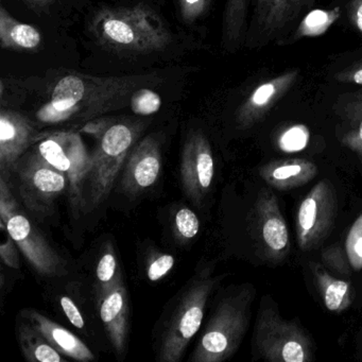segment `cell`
<instances>
[{
  "label": "cell",
  "mask_w": 362,
  "mask_h": 362,
  "mask_svg": "<svg viewBox=\"0 0 362 362\" xmlns=\"http://www.w3.org/2000/svg\"><path fill=\"white\" fill-rule=\"evenodd\" d=\"M253 285H243L224 296L197 343L190 362H223L235 355L249 327Z\"/></svg>",
  "instance_id": "obj_5"
},
{
  "label": "cell",
  "mask_w": 362,
  "mask_h": 362,
  "mask_svg": "<svg viewBox=\"0 0 362 362\" xmlns=\"http://www.w3.org/2000/svg\"><path fill=\"white\" fill-rule=\"evenodd\" d=\"M144 128L143 122L132 119L95 122L84 128L98 139L92 156L84 211H93L105 202Z\"/></svg>",
  "instance_id": "obj_3"
},
{
  "label": "cell",
  "mask_w": 362,
  "mask_h": 362,
  "mask_svg": "<svg viewBox=\"0 0 362 362\" xmlns=\"http://www.w3.org/2000/svg\"><path fill=\"white\" fill-rule=\"evenodd\" d=\"M35 150L69 181V198L71 213L78 218L84 211L86 190L92 164L79 133L61 131L37 137Z\"/></svg>",
  "instance_id": "obj_7"
},
{
  "label": "cell",
  "mask_w": 362,
  "mask_h": 362,
  "mask_svg": "<svg viewBox=\"0 0 362 362\" xmlns=\"http://www.w3.org/2000/svg\"><path fill=\"white\" fill-rule=\"evenodd\" d=\"M92 29L105 47L120 52H160L173 42L162 18L147 6L101 10L93 20Z\"/></svg>",
  "instance_id": "obj_4"
},
{
  "label": "cell",
  "mask_w": 362,
  "mask_h": 362,
  "mask_svg": "<svg viewBox=\"0 0 362 362\" xmlns=\"http://www.w3.org/2000/svg\"><path fill=\"white\" fill-rule=\"evenodd\" d=\"M160 143L153 135L134 146L127 158L122 177V188L128 196L136 197L156 185L162 171Z\"/></svg>",
  "instance_id": "obj_13"
},
{
  "label": "cell",
  "mask_w": 362,
  "mask_h": 362,
  "mask_svg": "<svg viewBox=\"0 0 362 362\" xmlns=\"http://www.w3.org/2000/svg\"><path fill=\"white\" fill-rule=\"evenodd\" d=\"M309 266L325 308L336 313L346 310L354 302V289L351 283L332 276L317 262H311Z\"/></svg>",
  "instance_id": "obj_19"
},
{
  "label": "cell",
  "mask_w": 362,
  "mask_h": 362,
  "mask_svg": "<svg viewBox=\"0 0 362 362\" xmlns=\"http://www.w3.org/2000/svg\"><path fill=\"white\" fill-rule=\"evenodd\" d=\"M298 77V69H292L257 86L237 111L239 128L249 129L262 122L271 109L285 96Z\"/></svg>",
  "instance_id": "obj_15"
},
{
  "label": "cell",
  "mask_w": 362,
  "mask_h": 362,
  "mask_svg": "<svg viewBox=\"0 0 362 362\" xmlns=\"http://www.w3.org/2000/svg\"><path fill=\"white\" fill-rule=\"evenodd\" d=\"M275 0H256L255 14H254V21H255L256 27L260 31L264 28L273 7H274Z\"/></svg>",
  "instance_id": "obj_37"
},
{
  "label": "cell",
  "mask_w": 362,
  "mask_h": 362,
  "mask_svg": "<svg viewBox=\"0 0 362 362\" xmlns=\"http://www.w3.org/2000/svg\"><path fill=\"white\" fill-rule=\"evenodd\" d=\"M309 141V131L304 126H294L287 129L279 139V147L281 151L298 152L306 147Z\"/></svg>",
  "instance_id": "obj_30"
},
{
  "label": "cell",
  "mask_w": 362,
  "mask_h": 362,
  "mask_svg": "<svg viewBox=\"0 0 362 362\" xmlns=\"http://www.w3.org/2000/svg\"><path fill=\"white\" fill-rule=\"evenodd\" d=\"M252 4H256V0H226L222 22V44L228 52H237L245 44L247 11Z\"/></svg>",
  "instance_id": "obj_21"
},
{
  "label": "cell",
  "mask_w": 362,
  "mask_h": 362,
  "mask_svg": "<svg viewBox=\"0 0 362 362\" xmlns=\"http://www.w3.org/2000/svg\"><path fill=\"white\" fill-rule=\"evenodd\" d=\"M254 345L259 357L270 362H310L315 344L296 320L281 317L277 305L264 296L254 326Z\"/></svg>",
  "instance_id": "obj_6"
},
{
  "label": "cell",
  "mask_w": 362,
  "mask_h": 362,
  "mask_svg": "<svg viewBox=\"0 0 362 362\" xmlns=\"http://www.w3.org/2000/svg\"><path fill=\"white\" fill-rule=\"evenodd\" d=\"M345 256L351 270H362V214L355 220L347 233Z\"/></svg>",
  "instance_id": "obj_27"
},
{
  "label": "cell",
  "mask_w": 362,
  "mask_h": 362,
  "mask_svg": "<svg viewBox=\"0 0 362 362\" xmlns=\"http://www.w3.org/2000/svg\"><path fill=\"white\" fill-rule=\"evenodd\" d=\"M9 180L0 177V230H7V223L14 213L18 211V204L10 189Z\"/></svg>",
  "instance_id": "obj_31"
},
{
  "label": "cell",
  "mask_w": 362,
  "mask_h": 362,
  "mask_svg": "<svg viewBox=\"0 0 362 362\" xmlns=\"http://www.w3.org/2000/svg\"><path fill=\"white\" fill-rule=\"evenodd\" d=\"M260 177L274 189H294L315 179L317 167L306 158H285L262 165L258 170Z\"/></svg>",
  "instance_id": "obj_18"
},
{
  "label": "cell",
  "mask_w": 362,
  "mask_h": 362,
  "mask_svg": "<svg viewBox=\"0 0 362 362\" xmlns=\"http://www.w3.org/2000/svg\"><path fill=\"white\" fill-rule=\"evenodd\" d=\"M18 194L25 206L40 217L49 216L54 203L69 192V181L35 150L25 154L14 168ZM12 173V175H13Z\"/></svg>",
  "instance_id": "obj_8"
},
{
  "label": "cell",
  "mask_w": 362,
  "mask_h": 362,
  "mask_svg": "<svg viewBox=\"0 0 362 362\" xmlns=\"http://www.w3.org/2000/svg\"><path fill=\"white\" fill-rule=\"evenodd\" d=\"M131 110L139 116L153 115L160 111L162 99L158 93L149 88H141L133 93L130 99Z\"/></svg>",
  "instance_id": "obj_28"
},
{
  "label": "cell",
  "mask_w": 362,
  "mask_h": 362,
  "mask_svg": "<svg viewBox=\"0 0 362 362\" xmlns=\"http://www.w3.org/2000/svg\"><path fill=\"white\" fill-rule=\"evenodd\" d=\"M213 267L199 271L180 292L164 317L156 340L160 362H179L202 325L209 296L222 279L214 276Z\"/></svg>",
  "instance_id": "obj_2"
},
{
  "label": "cell",
  "mask_w": 362,
  "mask_h": 362,
  "mask_svg": "<svg viewBox=\"0 0 362 362\" xmlns=\"http://www.w3.org/2000/svg\"><path fill=\"white\" fill-rule=\"evenodd\" d=\"M180 175L184 194L199 206L209 194L215 175L213 150L202 133H192L186 139L182 150Z\"/></svg>",
  "instance_id": "obj_12"
},
{
  "label": "cell",
  "mask_w": 362,
  "mask_h": 362,
  "mask_svg": "<svg viewBox=\"0 0 362 362\" xmlns=\"http://www.w3.org/2000/svg\"><path fill=\"white\" fill-rule=\"evenodd\" d=\"M37 131L28 118L11 110L0 112V171L9 180L18 160L37 143Z\"/></svg>",
  "instance_id": "obj_14"
},
{
  "label": "cell",
  "mask_w": 362,
  "mask_h": 362,
  "mask_svg": "<svg viewBox=\"0 0 362 362\" xmlns=\"http://www.w3.org/2000/svg\"><path fill=\"white\" fill-rule=\"evenodd\" d=\"M4 235V240L1 245H0V259L6 266L10 268L20 269L21 262L20 255H18V245L10 236L9 232L7 230H1Z\"/></svg>",
  "instance_id": "obj_34"
},
{
  "label": "cell",
  "mask_w": 362,
  "mask_h": 362,
  "mask_svg": "<svg viewBox=\"0 0 362 362\" xmlns=\"http://www.w3.org/2000/svg\"><path fill=\"white\" fill-rule=\"evenodd\" d=\"M61 307H62L63 313L66 315L69 321L73 324L75 327L82 329L86 326L83 317L80 313L79 308L75 304L73 300L69 296H62L60 300Z\"/></svg>",
  "instance_id": "obj_36"
},
{
  "label": "cell",
  "mask_w": 362,
  "mask_h": 362,
  "mask_svg": "<svg viewBox=\"0 0 362 362\" xmlns=\"http://www.w3.org/2000/svg\"><path fill=\"white\" fill-rule=\"evenodd\" d=\"M31 1H40L41 3V1H46V0H31Z\"/></svg>",
  "instance_id": "obj_40"
},
{
  "label": "cell",
  "mask_w": 362,
  "mask_h": 362,
  "mask_svg": "<svg viewBox=\"0 0 362 362\" xmlns=\"http://www.w3.org/2000/svg\"><path fill=\"white\" fill-rule=\"evenodd\" d=\"M175 264V257L170 254L162 253L154 256L148 264V279L152 283L160 281L173 270Z\"/></svg>",
  "instance_id": "obj_32"
},
{
  "label": "cell",
  "mask_w": 362,
  "mask_h": 362,
  "mask_svg": "<svg viewBox=\"0 0 362 362\" xmlns=\"http://www.w3.org/2000/svg\"><path fill=\"white\" fill-rule=\"evenodd\" d=\"M175 230L180 240H192L200 230L198 216L188 207H182L175 214Z\"/></svg>",
  "instance_id": "obj_29"
},
{
  "label": "cell",
  "mask_w": 362,
  "mask_h": 362,
  "mask_svg": "<svg viewBox=\"0 0 362 362\" xmlns=\"http://www.w3.org/2000/svg\"><path fill=\"white\" fill-rule=\"evenodd\" d=\"M347 10L349 22L362 35V0H349Z\"/></svg>",
  "instance_id": "obj_39"
},
{
  "label": "cell",
  "mask_w": 362,
  "mask_h": 362,
  "mask_svg": "<svg viewBox=\"0 0 362 362\" xmlns=\"http://www.w3.org/2000/svg\"><path fill=\"white\" fill-rule=\"evenodd\" d=\"M338 213L336 190L329 180L315 184L300 201L296 211L298 247L309 251L319 247L332 233Z\"/></svg>",
  "instance_id": "obj_9"
},
{
  "label": "cell",
  "mask_w": 362,
  "mask_h": 362,
  "mask_svg": "<svg viewBox=\"0 0 362 362\" xmlns=\"http://www.w3.org/2000/svg\"><path fill=\"white\" fill-rule=\"evenodd\" d=\"M7 228L18 250L24 254L37 274L48 279L67 274L66 262L20 209L10 218Z\"/></svg>",
  "instance_id": "obj_11"
},
{
  "label": "cell",
  "mask_w": 362,
  "mask_h": 362,
  "mask_svg": "<svg viewBox=\"0 0 362 362\" xmlns=\"http://www.w3.org/2000/svg\"><path fill=\"white\" fill-rule=\"evenodd\" d=\"M154 75L97 78L69 75L54 86L52 101L37 113L45 124H58L73 117L90 119L112 110L120 109L135 90L156 81Z\"/></svg>",
  "instance_id": "obj_1"
},
{
  "label": "cell",
  "mask_w": 362,
  "mask_h": 362,
  "mask_svg": "<svg viewBox=\"0 0 362 362\" xmlns=\"http://www.w3.org/2000/svg\"><path fill=\"white\" fill-rule=\"evenodd\" d=\"M99 313L116 357L124 359L130 327V304L124 283L99 298Z\"/></svg>",
  "instance_id": "obj_16"
},
{
  "label": "cell",
  "mask_w": 362,
  "mask_h": 362,
  "mask_svg": "<svg viewBox=\"0 0 362 362\" xmlns=\"http://www.w3.org/2000/svg\"><path fill=\"white\" fill-rule=\"evenodd\" d=\"M0 45L4 49L35 52L42 45V35L35 26L23 24L0 8Z\"/></svg>",
  "instance_id": "obj_20"
},
{
  "label": "cell",
  "mask_w": 362,
  "mask_h": 362,
  "mask_svg": "<svg viewBox=\"0 0 362 362\" xmlns=\"http://www.w3.org/2000/svg\"><path fill=\"white\" fill-rule=\"evenodd\" d=\"M18 340L25 359L29 362H66V358L59 353L45 337L30 323L20 321L16 327Z\"/></svg>",
  "instance_id": "obj_22"
},
{
  "label": "cell",
  "mask_w": 362,
  "mask_h": 362,
  "mask_svg": "<svg viewBox=\"0 0 362 362\" xmlns=\"http://www.w3.org/2000/svg\"><path fill=\"white\" fill-rule=\"evenodd\" d=\"M322 258H323L324 262H327L328 266L332 267L341 274H349V271H351V268L349 262H347L345 252H343L342 249L336 247V245L324 250Z\"/></svg>",
  "instance_id": "obj_35"
},
{
  "label": "cell",
  "mask_w": 362,
  "mask_h": 362,
  "mask_svg": "<svg viewBox=\"0 0 362 362\" xmlns=\"http://www.w3.org/2000/svg\"><path fill=\"white\" fill-rule=\"evenodd\" d=\"M334 79L341 82V83H353L362 86V60L339 73L338 75H336Z\"/></svg>",
  "instance_id": "obj_38"
},
{
  "label": "cell",
  "mask_w": 362,
  "mask_h": 362,
  "mask_svg": "<svg viewBox=\"0 0 362 362\" xmlns=\"http://www.w3.org/2000/svg\"><path fill=\"white\" fill-rule=\"evenodd\" d=\"M339 16H340L339 8L330 10V11L317 10V11L310 12L298 25V29L293 35V41H298L303 37H317V35H323L338 20Z\"/></svg>",
  "instance_id": "obj_26"
},
{
  "label": "cell",
  "mask_w": 362,
  "mask_h": 362,
  "mask_svg": "<svg viewBox=\"0 0 362 362\" xmlns=\"http://www.w3.org/2000/svg\"><path fill=\"white\" fill-rule=\"evenodd\" d=\"M341 107L340 141L362 162V93L353 94Z\"/></svg>",
  "instance_id": "obj_23"
},
{
  "label": "cell",
  "mask_w": 362,
  "mask_h": 362,
  "mask_svg": "<svg viewBox=\"0 0 362 362\" xmlns=\"http://www.w3.org/2000/svg\"><path fill=\"white\" fill-rule=\"evenodd\" d=\"M22 315L63 356L82 362L95 359V355L88 345L64 326L56 323L35 309H25Z\"/></svg>",
  "instance_id": "obj_17"
},
{
  "label": "cell",
  "mask_w": 362,
  "mask_h": 362,
  "mask_svg": "<svg viewBox=\"0 0 362 362\" xmlns=\"http://www.w3.org/2000/svg\"><path fill=\"white\" fill-rule=\"evenodd\" d=\"M313 5V0H275L274 7L259 35L264 41L274 39L288 25L296 21L302 11Z\"/></svg>",
  "instance_id": "obj_24"
},
{
  "label": "cell",
  "mask_w": 362,
  "mask_h": 362,
  "mask_svg": "<svg viewBox=\"0 0 362 362\" xmlns=\"http://www.w3.org/2000/svg\"><path fill=\"white\" fill-rule=\"evenodd\" d=\"M211 0H179L180 13L187 24L196 22L204 16Z\"/></svg>",
  "instance_id": "obj_33"
},
{
  "label": "cell",
  "mask_w": 362,
  "mask_h": 362,
  "mask_svg": "<svg viewBox=\"0 0 362 362\" xmlns=\"http://www.w3.org/2000/svg\"><path fill=\"white\" fill-rule=\"evenodd\" d=\"M96 277L99 298L122 283L117 256H116L113 245L110 243L105 245V251L99 258L96 269Z\"/></svg>",
  "instance_id": "obj_25"
},
{
  "label": "cell",
  "mask_w": 362,
  "mask_h": 362,
  "mask_svg": "<svg viewBox=\"0 0 362 362\" xmlns=\"http://www.w3.org/2000/svg\"><path fill=\"white\" fill-rule=\"evenodd\" d=\"M252 238L260 255L272 262H281L289 255V230L279 209V200L271 190L258 192L250 219Z\"/></svg>",
  "instance_id": "obj_10"
}]
</instances>
